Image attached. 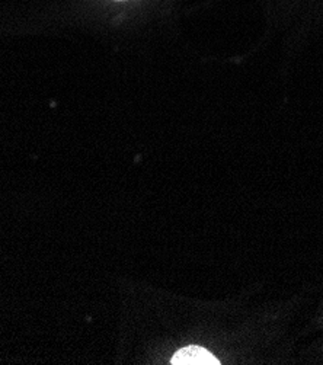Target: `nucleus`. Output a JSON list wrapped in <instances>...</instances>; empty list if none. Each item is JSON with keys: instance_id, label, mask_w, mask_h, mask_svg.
Instances as JSON below:
<instances>
[{"instance_id": "f257e3e1", "label": "nucleus", "mask_w": 323, "mask_h": 365, "mask_svg": "<svg viewBox=\"0 0 323 365\" xmlns=\"http://www.w3.org/2000/svg\"><path fill=\"white\" fill-rule=\"evenodd\" d=\"M173 365H219L220 361L201 346H187L179 349L170 359Z\"/></svg>"}]
</instances>
